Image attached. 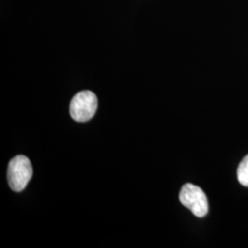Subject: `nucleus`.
Segmentation results:
<instances>
[{
    "label": "nucleus",
    "mask_w": 248,
    "mask_h": 248,
    "mask_svg": "<svg viewBox=\"0 0 248 248\" xmlns=\"http://www.w3.org/2000/svg\"><path fill=\"white\" fill-rule=\"evenodd\" d=\"M179 201L186 208L200 218L209 212V204L203 190L193 184H185L179 193Z\"/></svg>",
    "instance_id": "3"
},
{
    "label": "nucleus",
    "mask_w": 248,
    "mask_h": 248,
    "mask_svg": "<svg viewBox=\"0 0 248 248\" xmlns=\"http://www.w3.org/2000/svg\"><path fill=\"white\" fill-rule=\"evenodd\" d=\"M32 167L30 159L24 155H17L9 162L8 181L14 191H22L32 177Z\"/></svg>",
    "instance_id": "1"
},
{
    "label": "nucleus",
    "mask_w": 248,
    "mask_h": 248,
    "mask_svg": "<svg viewBox=\"0 0 248 248\" xmlns=\"http://www.w3.org/2000/svg\"><path fill=\"white\" fill-rule=\"evenodd\" d=\"M97 108L98 99L96 95L89 90H84L78 93L72 99L70 115L76 122H88L95 115Z\"/></svg>",
    "instance_id": "2"
},
{
    "label": "nucleus",
    "mask_w": 248,
    "mask_h": 248,
    "mask_svg": "<svg viewBox=\"0 0 248 248\" xmlns=\"http://www.w3.org/2000/svg\"><path fill=\"white\" fill-rule=\"evenodd\" d=\"M237 177L240 184L248 186V155L244 157L237 169Z\"/></svg>",
    "instance_id": "4"
}]
</instances>
